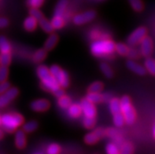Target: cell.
Wrapping results in <instances>:
<instances>
[{"instance_id": "6da1fadb", "label": "cell", "mask_w": 155, "mask_h": 154, "mask_svg": "<svg viewBox=\"0 0 155 154\" xmlns=\"http://www.w3.org/2000/svg\"><path fill=\"white\" fill-rule=\"evenodd\" d=\"M37 76L41 80V86L44 90L52 92L57 98H59L65 94L62 87L59 86V84L51 74L49 68L46 65H39L36 69Z\"/></svg>"}, {"instance_id": "7a4b0ae2", "label": "cell", "mask_w": 155, "mask_h": 154, "mask_svg": "<svg viewBox=\"0 0 155 154\" xmlns=\"http://www.w3.org/2000/svg\"><path fill=\"white\" fill-rule=\"evenodd\" d=\"M23 123V116L19 113H6L1 116V125L7 132H14Z\"/></svg>"}, {"instance_id": "3957f363", "label": "cell", "mask_w": 155, "mask_h": 154, "mask_svg": "<svg viewBox=\"0 0 155 154\" xmlns=\"http://www.w3.org/2000/svg\"><path fill=\"white\" fill-rule=\"evenodd\" d=\"M120 105L125 123L129 125L133 124L136 119V113L134 107L132 105L131 99L128 95L123 96L120 98Z\"/></svg>"}, {"instance_id": "277c9868", "label": "cell", "mask_w": 155, "mask_h": 154, "mask_svg": "<svg viewBox=\"0 0 155 154\" xmlns=\"http://www.w3.org/2000/svg\"><path fill=\"white\" fill-rule=\"evenodd\" d=\"M115 51V43L111 40H102L93 43L91 46V51L94 56L100 57L110 54Z\"/></svg>"}, {"instance_id": "5b68a950", "label": "cell", "mask_w": 155, "mask_h": 154, "mask_svg": "<svg viewBox=\"0 0 155 154\" xmlns=\"http://www.w3.org/2000/svg\"><path fill=\"white\" fill-rule=\"evenodd\" d=\"M51 74L57 81L59 86L62 88H66L69 85V76L66 71L61 69L58 65L54 64L49 68Z\"/></svg>"}, {"instance_id": "8992f818", "label": "cell", "mask_w": 155, "mask_h": 154, "mask_svg": "<svg viewBox=\"0 0 155 154\" xmlns=\"http://www.w3.org/2000/svg\"><path fill=\"white\" fill-rule=\"evenodd\" d=\"M147 33V28L144 27L137 28L135 31H133L128 38V44L130 47H135V46L140 44L141 40L145 37Z\"/></svg>"}, {"instance_id": "52a82bcc", "label": "cell", "mask_w": 155, "mask_h": 154, "mask_svg": "<svg viewBox=\"0 0 155 154\" xmlns=\"http://www.w3.org/2000/svg\"><path fill=\"white\" fill-rule=\"evenodd\" d=\"M19 94V90L16 87H10L7 90L0 94V108H3L14 99Z\"/></svg>"}, {"instance_id": "ba28073f", "label": "cell", "mask_w": 155, "mask_h": 154, "mask_svg": "<svg viewBox=\"0 0 155 154\" xmlns=\"http://www.w3.org/2000/svg\"><path fill=\"white\" fill-rule=\"evenodd\" d=\"M95 16H96V13L94 10H89L84 13H81V14L74 16L73 23L77 25H81L91 21L95 18Z\"/></svg>"}, {"instance_id": "9c48e42d", "label": "cell", "mask_w": 155, "mask_h": 154, "mask_svg": "<svg viewBox=\"0 0 155 154\" xmlns=\"http://www.w3.org/2000/svg\"><path fill=\"white\" fill-rule=\"evenodd\" d=\"M140 53L145 57H150L153 51V41L151 38L146 35L140 42Z\"/></svg>"}, {"instance_id": "30bf717a", "label": "cell", "mask_w": 155, "mask_h": 154, "mask_svg": "<svg viewBox=\"0 0 155 154\" xmlns=\"http://www.w3.org/2000/svg\"><path fill=\"white\" fill-rule=\"evenodd\" d=\"M106 135V131L102 128H98L95 131L87 134L84 137V141L87 144L93 145L98 143V140Z\"/></svg>"}, {"instance_id": "8fae6325", "label": "cell", "mask_w": 155, "mask_h": 154, "mask_svg": "<svg viewBox=\"0 0 155 154\" xmlns=\"http://www.w3.org/2000/svg\"><path fill=\"white\" fill-rule=\"evenodd\" d=\"M81 107L85 116H95L96 109L94 104L89 102L87 98L83 99L81 102Z\"/></svg>"}, {"instance_id": "7c38bea8", "label": "cell", "mask_w": 155, "mask_h": 154, "mask_svg": "<svg viewBox=\"0 0 155 154\" xmlns=\"http://www.w3.org/2000/svg\"><path fill=\"white\" fill-rule=\"evenodd\" d=\"M30 106L35 112H45L50 108V102L46 99H37L31 102Z\"/></svg>"}, {"instance_id": "4fadbf2b", "label": "cell", "mask_w": 155, "mask_h": 154, "mask_svg": "<svg viewBox=\"0 0 155 154\" xmlns=\"http://www.w3.org/2000/svg\"><path fill=\"white\" fill-rule=\"evenodd\" d=\"M126 65H127L129 70H131L136 74L139 75V76H144L147 73V70L144 68V66H142L141 64H138L137 62H136L132 59L128 60L126 62Z\"/></svg>"}, {"instance_id": "5bb4252c", "label": "cell", "mask_w": 155, "mask_h": 154, "mask_svg": "<svg viewBox=\"0 0 155 154\" xmlns=\"http://www.w3.org/2000/svg\"><path fill=\"white\" fill-rule=\"evenodd\" d=\"M15 144L18 149H23L26 145L25 133L23 130H18L15 134Z\"/></svg>"}, {"instance_id": "9a60e30c", "label": "cell", "mask_w": 155, "mask_h": 154, "mask_svg": "<svg viewBox=\"0 0 155 154\" xmlns=\"http://www.w3.org/2000/svg\"><path fill=\"white\" fill-rule=\"evenodd\" d=\"M110 109L113 116H117L123 115L121 113L120 105V100L118 98H112L110 102Z\"/></svg>"}, {"instance_id": "2e32d148", "label": "cell", "mask_w": 155, "mask_h": 154, "mask_svg": "<svg viewBox=\"0 0 155 154\" xmlns=\"http://www.w3.org/2000/svg\"><path fill=\"white\" fill-rule=\"evenodd\" d=\"M58 36L57 34H51V35H50L49 37L47 38L45 43H44V49L47 51L53 50L58 43Z\"/></svg>"}, {"instance_id": "e0dca14e", "label": "cell", "mask_w": 155, "mask_h": 154, "mask_svg": "<svg viewBox=\"0 0 155 154\" xmlns=\"http://www.w3.org/2000/svg\"><path fill=\"white\" fill-rule=\"evenodd\" d=\"M67 6H68V1H67V0H59L57 4V6L55 7L54 16L62 17Z\"/></svg>"}, {"instance_id": "ac0fdd59", "label": "cell", "mask_w": 155, "mask_h": 154, "mask_svg": "<svg viewBox=\"0 0 155 154\" xmlns=\"http://www.w3.org/2000/svg\"><path fill=\"white\" fill-rule=\"evenodd\" d=\"M82 109L81 105L78 104H71L68 108V113L71 117L73 118H77L81 115Z\"/></svg>"}, {"instance_id": "d6986e66", "label": "cell", "mask_w": 155, "mask_h": 154, "mask_svg": "<svg viewBox=\"0 0 155 154\" xmlns=\"http://www.w3.org/2000/svg\"><path fill=\"white\" fill-rule=\"evenodd\" d=\"M36 26H37V21L31 16L26 18L24 21V28L28 31H34L36 28Z\"/></svg>"}, {"instance_id": "ffe728a7", "label": "cell", "mask_w": 155, "mask_h": 154, "mask_svg": "<svg viewBox=\"0 0 155 154\" xmlns=\"http://www.w3.org/2000/svg\"><path fill=\"white\" fill-rule=\"evenodd\" d=\"M144 68L152 76H155V60L150 57H146L144 61Z\"/></svg>"}, {"instance_id": "44dd1931", "label": "cell", "mask_w": 155, "mask_h": 154, "mask_svg": "<svg viewBox=\"0 0 155 154\" xmlns=\"http://www.w3.org/2000/svg\"><path fill=\"white\" fill-rule=\"evenodd\" d=\"M37 22H39V25H40L42 29L45 31V32H47V33H51V32L53 31L54 28L52 27V25H51V22H50L47 19H46L44 17L42 18L40 20H39Z\"/></svg>"}, {"instance_id": "7402d4cb", "label": "cell", "mask_w": 155, "mask_h": 154, "mask_svg": "<svg viewBox=\"0 0 155 154\" xmlns=\"http://www.w3.org/2000/svg\"><path fill=\"white\" fill-rule=\"evenodd\" d=\"M47 51L45 49H39L34 53L33 57H32V59L35 62L39 63L43 61L44 59L47 57Z\"/></svg>"}, {"instance_id": "603a6c76", "label": "cell", "mask_w": 155, "mask_h": 154, "mask_svg": "<svg viewBox=\"0 0 155 154\" xmlns=\"http://www.w3.org/2000/svg\"><path fill=\"white\" fill-rule=\"evenodd\" d=\"M86 98L93 104L100 103L103 99V97L99 93L96 92H88V94L86 96Z\"/></svg>"}, {"instance_id": "cb8c5ba5", "label": "cell", "mask_w": 155, "mask_h": 154, "mask_svg": "<svg viewBox=\"0 0 155 154\" xmlns=\"http://www.w3.org/2000/svg\"><path fill=\"white\" fill-rule=\"evenodd\" d=\"M11 51V46L4 36H0V52L9 53Z\"/></svg>"}, {"instance_id": "d4e9b609", "label": "cell", "mask_w": 155, "mask_h": 154, "mask_svg": "<svg viewBox=\"0 0 155 154\" xmlns=\"http://www.w3.org/2000/svg\"><path fill=\"white\" fill-rule=\"evenodd\" d=\"M100 70L104 74V76L107 78H112L114 76V71L112 68L105 62H102L100 64Z\"/></svg>"}, {"instance_id": "484cf974", "label": "cell", "mask_w": 155, "mask_h": 154, "mask_svg": "<svg viewBox=\"0 0 155 154\" xmlns=\"http://www.w3.org/2000/svg\"><path fill=\"white\" fill-rule=\"evenodd\" d=\"M115 51L117 52L118 54L121 56H127L129 51V47L124 43H117L115 44Z\"/></svg>"}, {"instance_id": "4316f807", "label": "cell", "mask_w": 155, "mask_h": 154, "mask_svg": "<svg viewBox=\"0 0 155 154\" xmlns=\"http://www.w3.org/2000/svg\"><path fill=\"white\" fill-rule=\"evenodd\" d=\"M38 127V123L36 121L31 120L28 121L27 123H25L23 125V131L25 132L31 133L32 131H35Z\"/></svg>"}, {"instance_id": "83f0119b", "label": "cell", "mask_w": 155, "mask_h": 154, "mask_svg": "<svg viewBox=\"0 0 155 154\" xmlns=\"http://www.w3.org/2000/svg\"><path fill=\"white\" fill-rule=\"evenodd\" d=\"M52 27L54 28V29H59L63 27L64 25V19L62 17H57V16H54L53 19L51 20V21Z\"/></svg>"}, {"instance_id": "f1b7e54d", "label": "cell", "mask_w": 155, "mask_h": 154, "mask_svg": "<svg viewBox=\"0 0 155 154\" xmlns=\"http://www.w3.org/2000/svg\"><path fill=\"white\" fill-rule=\"evenodd\" d=\"M103 84L100 81H95V82L92 83L90 86L87 88V91L88 92H96V93H99L102 91L103 89Z\"/></svg>"}, {"instance_id": "f546056e", "label": "cell", "mask_w": 155, "mask_h": 154, "mask_svg": "<svg viewBox=\"0 0 155 154\" xmlns=\"http://www.w3.org/2000/svg\"><path fill=\"white\" fill-rule=\"evenodd\" d=\"M11 62V54L9 53H1L0 54V64L8 66Z\"/></svg>"}, {"instance_id": "4dcf8cb0", "label": "cell", "mask_w": 155, "mask_h": 154, "mask_svg": "<svg viewBox=\"0 0 155 154\" xmlns=\"http://www.w3.org/2000/svg\"><path fill=\"white\" fill-rule=\"evenodd\" d=\"M128 2L135 11L140 12L143 10V2L142 0H128Z\"/></svg>"}, {"instance_id": "1f68e13d", "label": "cell", "mask_w": 155, "mask_h": 154, "mask_svg": "<svg viewBox=\"0 0 155 154\" xmlns=\"http://www.w3.org/2000/svg\"><path fill=\"white\" fill-rule=\"evenodd\" d=\"M58 105L62 109H68L71 105V99L68 96L63 94L58 98Z\"/></svg>"}, {"instance_id": "d6a6232c", "label": "cell", "mask_w": 155, "mask_h": 154, "mask_svg": "<svg viewBox=\"0 0 155 154\" xmlns=\"http://www.w3.org/2000/svg\"><path fill=\"white\" fill-rule=\"evenodd\" d=\"M95 122L96 120H95L94 116H85L84 121H83V123H84V127H86L87 129H91L94 127Z\"/></svg>"}, {"instance_id": "836d02e7", "label": "cell", "mask_w": 155, "mask_h": 154, "mask_svg": "<svg viewBox=\"0 0 155 154\" xmlns=\"http://www.w3.org/2000/svg\"><path fill=\"white\" fill-rule=\"evenodd\" d=\"M9 75V69L8 66L0 65V82L6 81Z\"/></svg>"}, {"instance_id": "e575fe53", "label": "cell", "mask_w": 155, "mask_h": 154, "mask_svg": "<svg viewBox=\"0 0 155 154\" xmlns=\"http://www.w3.org/2000/svg\"><path fill=\"white\" fill-rule=\"evenodd\" d=\"M29 14L30 16H31L32 18H35L36 21H39V20L41 19L42 18H43V15L42 14L40 10L38 9V8H35V7H31V10L29 11Z\"/></svg>"}, {"instance_id": "d590c367", "label": "cell", "mask_w": 155, "mask_h": 154, "mask_svg": "<svg viewBox=\"0 0 155 154\" xmlns=\"http://www.w3.org/2000/svg\"><path fill=\"white\" fill-rule=\"evenodd\" d=\"M133 150L134 149L132 145L129 143H126L121 146L120 152L123 154H130L133 152Z\"/></svg>"}, {"instance_id": "8d00e7d4", "label": "cell", "mask_w": 155, "mask_h": 154, "mask_svg": "<svg viewBox=\"0 0 155 154\" xmlns=\"http://www.w3.org/2000/svg\"><path fill=\"white\" fill-rule=\"evenodd\" d=\"M61 151V147L59 146L58 144H51L47 148V153L49 154H57L59 153Z\"/></svg>"}, {"instance_id": "74e56055", "label": "cell", "mask_w": 155, "mask_h": 154, "mask_svg": "<svg viewBox=\"0 0 155 154\" xmlns=\"http://www.w3.org/2000/svg\"><path fill=\"white\" fill-rule=\"evenodd\" d=\"M106 152L109 154H117L120 152V150L118 149L117 146L115 144L113 143H110L106 146Z\"/></svg>"}, {"instance_id": "f35d334b", "label": "cell", "mask_w": 155, "mask_h": 154, "mask_svg": "<svg viewBox=\"0 0 155 154\" xmlns=\"http://www.w3.org/2000/svg\"><path fill=\"white\" fill-rule=\"evenodd\" d=\"M44 0H28V3L31 7L39 8L42 6Z\"/></svg>"}, {"instance_id": "ab89813d", "label": "cell", "mask_w": 155, "mask_h": 154, "mask_svg": "<svg viewBox=\"0 0 155 154\" xmlns=\"http://www.w3.org/2000/svg\"><path fill=\"white\" fill-rule=\"evenodd\" d=\"M10 87V84L8 81H3L0 82V94H2L6 90H7Z\"/></svg>"}, {"instance_id": "60d3db41", "label": "cell", "mask_w": 155, "mask_h": 154, "mask_svg": "<svg viewBox=\"0 0 155 154\" xmlns=\"http://www.w3.org/2000/svg\"><path fill=\"white\" fill-rule=\"evenodd\" d=\"M139 55H140V53L138 52L137 51H136L135 49H129V51H128V54L127 56H129L131 59H136L139 57Z\"/></svg>"}, {"instance_id": "b9f144b4", "label": "cell", "mask_w": 155, "mask_h": 154, "mask_svg": "<svg viewBox=\"0 0 155 154\" xmlns=\"http://www.w3.org/2000/svg\"><path fill=\"white\" fill-rule=\"evenodd\" d=\"M9 25V21L6 18H0V28H5Z\"/></svg>"}, {"instance_id": "7bdbcfd3", "label": "cell", "mask_w": 155, "mask_h": 154, "mask_svg": "<svg viewBox=\"0 0 155 154\" xmlns=\"http://www.w3.org/2000/svg\"><path fill=\"white\" fill-rule=\"evenodd\" d=\"M3 136H4L3 131H2V130H1V129H0V140H1V139H2V138H3Z\"/></svg>"}, {"instance_id": "ee69618b", "label": "cell", "mask_w": 155, "mask_h": 154, "mask_svg": "<svg viewBox=\"0 0 155 154\" xmlns=\"http://www.w3.org/2000/svg\"><path fill=\"white\" fill-rule=\"evenodd\" d=\"M153 135L155 139V124L153 125Z\"/></svg>"}, {"instance_id": "f6af8a7d", "label": "cell", "mask_w": 155, "mask_h": 154, "mask_svg": "<svg viewBox=\"0 0 155 154\" xmlns=\"http://www.w3.org/2000/svg\"><path fill=\"white\" fill-rule=\"evenodd\" d=\"M0 126H1V116H0Z\"/></svg>"}, {"instance_id": "bcb514c9", "label": "cell", "mask_w": 155, "mask_h": 154, "mask_svg": "<svg viewBox=\"0 0 155 154\" xmlns=\"http://www.w3.org/2000/svg\"><path fill=\"white\" fill-rule=\"evenodd\" d=\"M0 65H1V64H0Z\"/></svg>"}]
</instances>
